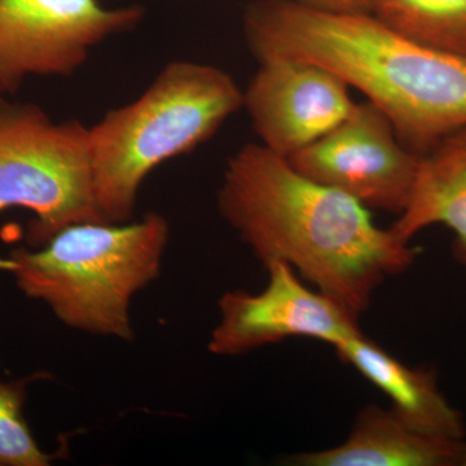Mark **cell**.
<instances>
[{
	"instance_id": "6da1fadb",
	"label": "cell",
	"mask_w": 466,
	"mask_h": 466,
	"mask_svg": "<svg viewBox=\"0 0 466 466\" xmlns=\"http://www.w3.org/2000/svg\"><path fill=\"white\" fill-rule=\"evenodd\" d=\"M218 208L263 266L287 263L358 315L386 278L416 258L390 228L375 225L370 208L309 179L260 143L229 157Z\"/></svg>"
},
{
	"instance_id": "7a4b0ae2",
	"label": "cell",
	"mask_w": 466,
	"mask_h": 466,
	"mask_svg": "<svg viewBox=\"0 0 466 466\" xmlns=\"http://www.w3.org/2000/svg\"><path fill=\"white\" fill-rule=\"evenodd\" d=\"M242 27L258 63L311 61L363 92L417 155L466 128V56L407 38L372 14L325 11L299 0H254Z\"/></svg>"
},
{
	"instance_id": "3957f363",
	"label": "cell",
	"mask_w": 466,
	"mask_h": 466,
	"mask_svg": "<svg viewBox=\"0 0 466 466\" xmlns=\"http://www.w3.org/2000/svg\"><path fill=\"white\" fill-rule=\"evenodd\" d=\"M168 236L167 218L155 211L126 223L86 220L38 249L9 251L0 269L70 329L133 342L131 300L158 278Z\"/></svg>"
},
{
	"instance_id": "277c9868",
	"label": "cell",
	"mask_w": 466,
	"mask_h": 466,
	"mask_svg": "<svg viewBox=\"0 0 466 466\" xmlns=\"http://www.w3.org/2000/svg\"><path fill=\"white\" fill-rule=\"evenodd\" d=\"M244 90L226 70L174 60L131 103L88 127L92 195L99 220H133L147 177L207 143L242 109Z\"/></svg>"
},
{
	"instance_id": "5b68a950",
	"label": "cell",
	"mask_w": 466,
	"mask_h": 466,
	"mask_svg": "<svg viewBox=\"0 0 466 466\" xmlns=\"http://www.w3.org/2000/svg\"><path fill=\"white\" fill-rule=\"evenodd\" d=\"M12 208L33 214L26 235L32 247L73 223L99 220L88 126L56 121L38 104L0 97V213Z\"/></svg>"
},
{
	"instance_id": "8992f818",
	"label": "cell",
	"mask_w": 466,
	"mask_h": 466,
	"mask_svg": "<svg viewBox=\"0 0 466 466\" xmlns=\"http://www.w3.org/2000/svg\"><path fill=\"white\" fill-rule=\"evenodd\" d=\"M140 5L99 0H0V97L32 76H72L92 50L140 25Z\"/></svg>"
},
{
	"instance_id": "52a82bcc",
	"label": "cell",
	"mask_w": 466,
	"mask_h": 466,
	"mask_svg": "<svg viewBox=\"0 0 466 466\" xmlns=\"http://www.w3.org/2000/svg\"><path fill=\"white\" fill-rule=\"evenodd\" d=\"M287 158L309 179L398 216L410 202L420 164V155L370 100L355 104L329 133Z\"/></svg>"
},
{
	"instance_id": "ba28073f",
	"label": "cell",
	"mask_w": 466,
	"mask_h": 466,
	"mask_svg": "<svg viewBox=\"0 0 466 466\" xmlns=\"http://www.w3.org/2000/svg\"><path fill=\"white\" fill-rule=\"evenodd\" d=\"M268 283L257 294L227 291L220 297L219 323L211 332L208 351L238 357L288 339H312L339 345L363 333L359 317L339 300L309 289L284 262L266 266Z\"/></svg>"
},
{
	"instance_id": "9c48e42d",
	"label": "cell",
	"mask_w": 466,
	"mask_h": 466,
	"mask_svg": "<svg viewBox=\"0 0 466 466\" xmlns=\"http://www.w3.org/2000/svg\"><path fill=\"white\" fill-rule=\"evenodd\" d=\"M354 106L349 85L332 70L311 61L274 57L259 61L244 90L242 108L260 144L289 157L329 133Z\"/></svg>"
},
{
	"instance_id": "30bf717a",
	"label": "cell",
	"mask_w": 466,
	"mask_h": 466,
	"mask_svg": "<svg viewBox=\"0 0 466 466\" xmlns=\"http://www.w3.org/2000/svg\"><path fill=\"white\" fill-rule=\"evenodd\" d=\"M334 350L390 400L391 410L410 429L440 440L464 441V419L441 394L433 370L406 366L363 333Z\"/></svg>"
},
{
	"instance_id": "8fae6325",
	"label": "cell",
	"mask_w": 466,
	"mask_h": 466,
	"mask_svg": "<svg viewBox=\"0 0 466 466\" xmlns=\"http://www.w3.org/2000/svg\"><path fill=\"white\" fill-rule=\"evenodd\" d=\"M464 441L419 433L394 410L368 406L359 412L350 435L332 449L290 456L296 466H460Z\"/></svg>"
},
{
	"instance_id": "7c38bea8",
	"label": "cell",
	"mask_w": 466,
	"mask_h": 466,
	"mask_svg": "<svg viewBox=\"0 0 466 466\" xmlns=\"http://www.w3.org/2000/svg\"><path fill=\"white\" fill-rule=\"evenodd\" d=\"M434 225L453 232V258L466 267V128L420 155L410 202L390 231L410 245L417 233Z\"/></svg>"
},
{
	"instance_id": "4fadbf2b",
	"label": "cell",
	"mask_w": 466,
	"mask_h": 466,
	"mask_svg": "<svg viewBox=\"0 0 466 466\" xmlns=\"http://www.w3.org/2000/svg\"><path fill=\"white\" fill-rule=\"evenodd\" d=\"M370 14L407 38L466 56V0H375Z\"/></svg>"
},
{
	"instance_id": "5bb4252c",
	"label": "cell",
	"mask_w": 466,
	"mask_h": 466,
	"mask_svg": "<svg viewBox=\"0 0 466 466\" xmlns=\"http://www.w3.org/2000/svg\"><path fill=\"white\" fill-rule=\"evenodd\" d=\"M50 377L38 370L12 381L0 379V466H50L66 452V446L54 453L43 451L24 416L29 386Z\"/></svg>"
},
{
	"instance_id": "9a60e30c",
	"label": "cell",
	"mask_w": 466,
	"mask_h": 466,
	"mask_svg": "<svg viewBox=\"0 0 466 466\" xmlns=\"http://www.w3.org/2000/svg\"><path fill=\"white\" fill-rule=\"evenodd\" d=\"M303 5L332 12L350 14H370L375 0H299Z\"/></svg>"
},
{
	"instance_id": "2e32d148",
	"label": "cell",
	"mask_w": 466,
	"mask_h": 466,
	"mask_svg": "<svg viewBox=\"0 0 466 466\" xmlns=\"http://www.w3.org/2000/svg\"><path fill=\"white\" fill-rule=\"evenodd\" d=\"M466 466V441H464V449H462L461 465Z\"/></svg>"
}]
</instances>
